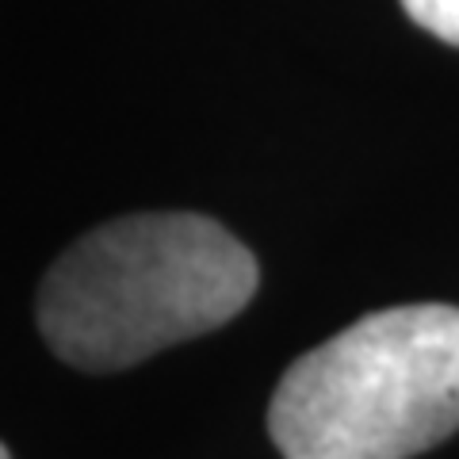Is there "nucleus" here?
I'll list each match as a JSON object with an SVG mask.
<instances>
[{"instance_id":"obj_4","label":"nucleus","mask_w":459,"mask_h":459,"mask_svg":"<svg viewBox=\"0 0 459 459\" xmlns=\"http://www.w3.org/2000/svg\"><path fill=\"white\" fill-rule=\"evenodd\" d=\"M0 459H12V455H8V448H4V444H0Z\"/></svg>"},{"instance_id":"obj_1","label":"nucleus","mask_w":459,"mask_h":459,"mask_svg":"<svg viewBox=\"0 0 459 459\" xmlns=\"http://www.w3.org/2000/svg\"><path fill=\"white\" fill-rule=\"evenodd\" d=\"M256 256L192 211L126 214L77 238L42 276L35 314L57 360L119 371L249 307Z\"/></svg>"},{"instance_id":"obj_3","label":"nucleus","mask_w":459,"mask_h":459,"mask_svg":"<svg viewBox=\"0 0 459 459\" xmlns=\"http://www.w3.org/2000/svg\"><path fill=\"white\" fill-rule=\"evenodd\" d=\"M402 8L429 35L459 47V0H402Z\"/></svg>"},{"instance_id":"obj_2","label":"nucleus","mask_w":459,"mask_h":459,"mask_svg":"<svg viewBox=\"0 0 459 459\" xmlns=\"http://www.w3.org/2000/svg\"><path fill=\"white\" fill-rule=\"evenodd\" d=\"M268 429L283 459H410L459 429V307L364 314L283 371Z\"/></svg>"}]
</instances>
